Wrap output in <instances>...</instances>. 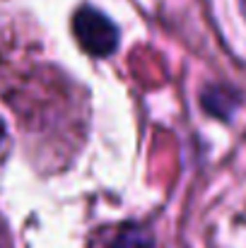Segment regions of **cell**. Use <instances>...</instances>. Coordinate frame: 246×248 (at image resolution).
I'll return each mask as SVG.
<instances>
[{"instance_id": "cell-4", "label": "cell", "mask_w": 246, "mask_h": 248, "mask_svg": "<svg viewBox=\"0 0 246 248\" xmlns=\"http://www.w3.org/2000/svg\"><path fill=\"white\" fill-rule=\"evenodd\" d=\"M7 150H10V140H7V128H5V123L0 121V162L5 159Z\"/></svg>"}, {"instance_id": "cell-1", "label": "cell", "mask_w": 246, "mask_h": 248, "mask_svg": "<svg viewBox=\"0 0 246 248\" xmlns=\"http://www.w3.org/2000/svg\"><path fill=\"white\" fill-rule=\"evenodd\" d=\"M75 29H78L82 46L89 53L106 56L116 48V39H118L116 27L111 24L109 17H104L97 10H82L75 19Z\"/></svg>"}, {"instance_id": "cell-2", "label": "cell", "mask_w": 246, "mask_h": 248, "mask_svg": "<svg viewBox=\"0 0 246 248\" xmlns=\"http://www.w3.org/2000/svg\"><path fill=\"white\" fill-rule=\"evenodd\" d=\"M99 248H155V239L143 224L126 222L111 227L109 234H104Z\"/></svg>"}, {"instance_id": "cell-3", "label": "cell", "mask_w": 246, "mask_h": 248, "mask_svg": "<svg viewBox=\"0 0 246 248\" xmlns=\"http://www.w3.org/2000/svg\"><path fill=\"white\" fill-rule=\"evenodd\" d=\"M0 248H15L12 244V234H10V227L5 222V217L0 215Z\"/></svg>"}]
</instances>
